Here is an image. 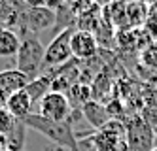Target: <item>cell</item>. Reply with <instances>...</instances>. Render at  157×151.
<instances>
[{
	"label": "cell",
	"mask_w": 157,
	"mask_h": 151,
	"mask_svg": "<svg viewBox=\"0 0 157 151\" xmlns=\"http://www.w3.org/2000/svg\"><path fill=\"white\" fill-rule=\"evenodd\" d=\"M19 36L6 27H0V57H13L19 51Z\"/></svg>",
	"instance_id": "obj_11"
},
{
	"label": "cell",
	"mask_w": 157,
	"mask_h": 151,
	"mask_svg": "<svg viewBox=\"0 0 157 151\" xmlns=\"http://www.w3.org/2000/svg\"><path fill=\"white\" fill-rule=\"evenodd\" d=\"M72 113L70 100L64 92L49 91L40 98V115L53 123H66Z\"/></svg>",
	"instance_id": "obj_5"
},
{
	"label": "cell",
	"mask_w": 157,
	"mask_h": 151,
	"mask_svg": "<svg viewBox=\"0 0 157 151\" xmlns=\"http://www.w3.org/2000/svg\"><path fill=\"white\" fill-rule=\"evenodd\" d=\"M72 57L78 61H89L97 55L98 42L91 30H74L70 38Z\"/></svg>",
	"instance_id": "obj_7"
},
{
	"label": "cell",
	"mask_w": 157,
	"mask_h": 151,
	"mask_svg": "<svg viewBox=\"0 0 157 151\" xmlns=\"http://www.w3.org/2000/svg\"><path fill=\"white\" fill-rule=\"evenodd\" d=\"M30 83V77L25 76L23 72H19L17 68L13 70H2L0 72V108H4L6 100L10 98V95H13L15 91L27 89V85Z\"/></svg>",
	"instance_id": "obj_8"
},
{
	"label": "cell",
	"mask_w": 157,
	"mask_h": 151,
	"mask_svg": "<svg viewBox=\"0 0 157 151\" xmlns=\"http://www.w3.org/2000/svg\"><path fill=\"white\" fill-rule=\"evenodd\" d=\"M91 145L95 151H127L123 121L110 119L102 129H98L91 136Z\"/></svg>",
	"instance_id": "obj_4"
},
{
	"label": "cell",
	"mask_w": 157,
	"mask_h": 151,
	"mask_svg": "<svg viewBox=\"0 0 157 151\" xmlns=\"http://www.w3.org/2000/svg\"><path fill=\"white\" fill-rule=\"evenodd\" d=\"M157 136L153 129L144 121L142 115H132L125 125V144L127 151H151L155 147Z\"/></svg>",
	"instance_id": "obj_3"
},
{
	"label": "cell",
	"mask_w": 157,
	"mask_h": 151,
	"mask_svg": "<svg viewBox=\"0 0 157 151\" xmlns=\"http://www.w3.org/2000/svg\"><path fill=\"white\" fill-rule=\"evenodd\" d=\"M15 125H17V119L6 108H0V138H6L15 129Z\"/></svg>",
	"instance_id": "obj_13"
},
{
	"label": "cell",
	"mask_w": 157,
	"mask_h": 151,
	"mask_svg": "<svg viewBox=\"0 0 157 151\" xmlns=\"http://www.w3.org/2000/svg\"><path fill=\"white\" fill-rule=\"evenodd\" d=\"M0 151H2V147H0Z\"/></svg>",
	"instance_id": "obj_16"
},
{
	"label": "cell",
	"mask_w": 157,
	"mask_h": 151,
	"mask_svg": "<svg viewBox=\"0 0 157 151\" xmlns=\"http://www.w3.org/2000/svg\"><path fill=\"white\" fill-rule=\"evenodd\" d=\"M44 53H46V49L40 43V40L27 34L19 43L17 70L23 72L25 76H29L30 81H34L40 76V70L44 68Z\"/></svg>",
	"instance_id": "obj_2"
},
{
	"label": "cell",
	"mask_w": 157,
	"mask_h": 151,
	"mask_svg": "<svg viewBox=\"0 0 157 151\" xmlns=\"http://www.w3.org/2000/svg\"><path fill=\"white\" fill-rule=\"evenodd\" d=\"M2 151H8V149H2Z\"/></svg>",
	"instance_id": "obj_15"
},
{
	"label": "cell",
	"mask_w": 157,
	"mask_h": 151,
	"mask_svg": "<svg viewBox=\"0 0 157 151\" xmlns=\"http://www.w3.org/2000/svg\"><path fill=\"white\" fill-rule=\"evenodd\" d=\"M82 110H83V115L87 117V121L91 123L93 126H97V130L102 129V126L110 121V115L106 111V106H102L100 102L91 100V102H87Z\"/></svg>",
	"instance_id": "obj_10"
},
{
	"label": "cell",
	"mask_w": 157,
	"mask_h": 151,
	"mask_svg": "<svg viewBox=\"0 0 157 151\" xmlns=\"http://www.w3.org/2000/svg\"><path fill=\"white\" fill-rule=\"evenodd\" d=\"M151 151H157V145H155V147H153V149H151Z\"/></svg>",
	"instance_id": "obj_14"
},
{
	"label": "cell",
	"mask_w": 157,
	"mask_h": 151,
	"mask_svg": "<svg viewBox=\"0 0 157 151\" xmlns=\"http://www.w3.org/2000/svg\"><path fill=\"white\" fill-rule=\"evenodd\" d=\"M72 32L74 28H63L48 43L46 53H44V66H61L72 59V49H70Z\"/></svg>",
	"instance_id": "obj_6"
},
{
	"label": "cell",
	"mask_w": 157,
	"mask_h": 151,
	"mask_svg": "<svg viewBox=\"0 0 157 151\" xmlns=\"http://www.w3.org/2000/svg\"><path fill=\"white\" fill-rule=\"evenodd\" d=\"M25 126H30L38 132H42L48 140L59 144V145H64V147H70V149H78V144H76V136H74V130H72V125L70 121L66 123H53V121H48L44 119L40 113H29L25 119H21Z\"/></svg>",
	"instance_id": "obj_1"
},
{
	"label": "cell",
	"mask_w": 157,
	"mask_h": 151,
	"mask_svg": "<svg viewBox=\"0 0 157 151\" xmlns=\"http://www.w3.org/2000/svg\"><path fill=\"white\" fill-rule=\"evenodd\" d=\"M148 19V6L146 4H129L127 6V23L138 27Z\"/></svg>",
	"instance_id": "obj_12"
},
{
	"label": "cell",
	"mask_w": 157,
	"mask_h": 151,
	"mask_svg": "<svg viewBox=\"0 0 157 151\" xmlns=\"http://www.w3.org/2000/svg\"><path fill=\"white\" fill-rule=\"evenodd\" d=\"M32 104H34V100H32V96L29 95V91L21 89V91H15L13 95H10V98L4 104V108L12 113L17 121H21V119H25L30 113Z\"/></svg>",
	"instance_id": "obj_9"
}]
</instances>
